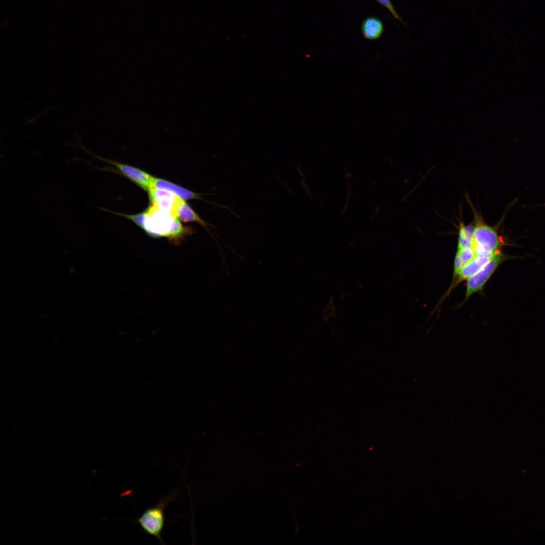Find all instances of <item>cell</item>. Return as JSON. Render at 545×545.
Returning <instances> with one entry per match:
<instances>
[{
  "label": "cell",
  "instance_id": "obj_8",
  "mask_svg": "<svg viewBox=\"0 0 545 545\" xmlns=\"http://www.w3.org/2000/svg\"><path fill=\"white\" fill-rule=\"evenodd\" d=\"M152 187L168 190L184 200L201 198V194L195 193L162 179L154 177Z\"/></svg>",
  "mask_w": 545,
  "mask_h": 545
},
{
  "label": "cell",
  "instance_id": "obj_11",
  "mask_svg": "<svg viewBox=\"0 0 545 545\" xmlns=\"http://www.w3.org/2000/svg\"><path fill=\"white\" fill-rule=\"evenodd\" d=\"M475 256L472 247H467L458 249L454 264V271L455 275Z\"/></svg>",
  "mask_w": 545,
  "mask_h": 545
},
{
  "label": "cell",
  "instance_id": "obj_13",
  "mask_svg": "<svg viewBox=\"0 0 545 545\" xmlns=\"http://www.w3.org/2000/svg\"><path fill=\"white\" fill-rule=\"evenodd\" d=\"M336 309L332 298L323 310L322 319L323 322L328 321L331 317L336 315Z\"/></svg>",
  "mask_w": 545,
  "mask_h": 545
},
{
  "label": "cell",
  "instance_id": "obj_6",
  "mask_svg": "<svg viewBox=\"0 0 545 545\" xmlns=\"http://www.w3.org/2000/svg\"><path fill=\"white\" fill-rule=\"evenodd\" d=\"M148 192L151 205L175 216L177 207L182 199L165 189L152 187Z\"/></svg>",
  "mask_w": 545,
  "mask_h": 545
},
{
  "label": "cell",
  "instance_id": "obj_10",
  "mask_svg": "<svg viewBox=\"0 0 545 545\" xmlns=\"http://www.w3.org/2000/svg\"><path fill=\"white\" fill-rule=\"evenodd\" d=\"M175 216L184 222H195L207 229L209 225L204 221L199 215L182 199L178 204L175 212Z\"/></svg>",
  "mask_w": 545,
  "mask_h": 545
},
{
  "label": "cell",
  "instance_id": "obj_14",
  "mask_svg": "<svg viewBox=\"0 0 545 545\" xmlns=\"http://www.w3.org/2000/svg\"><path fill=\"white\" fill-rule=\"evenodd\" d=\"M380 4L386 8L393 15L394 17L400 21L402 22V20L399 15L397 14V12L394 9L390 0H376Z\"/></svg>",
  "mask_w": 545,
  "mask_h": 545
},
{
  "label": "cell",
  "instance_id": "obj_9",
  "mask_svg": "<svg viewBox=\"0 0 545 545\" xmlns=\"http://www.w3.org/2000/svg\"><path fill=\"white\" fill-rule=\"evenodd\" d=\"M361 30L363 37L368 40L379 38L384 32V25L382 21L374 17L366 18L363 22Z\"/></svg>",
  "mask_w": 545,
  "mask_h": 545
},
{
  "label": "cell",
  "instance_id": "obj_5",
  "mask_svg": "<svg viewBox=\"0 0 545 545\" xmlns=\"http://www.w3.org/2000/svg\"><path fill=\"white\" fill-rule=\"evenodd\" d=\"M87 152L98 159L114 166L121 173L143 190L148 191L152 187L154 177L147 173L134 167L97 156L89 151Z\"/></svg>",
  "mask_w": 545,
  "mask_h": 545
},
{
  "label": "cell",
  "instance_id": "obj_2",
  "mask_svg": "<svg viewBox=\"0 0 545 545\" xmlns=\"http://www.w3.org/2000/svg\"><path fill=\"white\" fill-rule=\"evenodd\" d=\"M173 492L160 500L153 507L146 509L137 519V522L147 534L155 537L162 544H165L161 532L165 525L164 510L167 505L178 496Z\"/></svg>",
  "mask_w": 545,
  "mask_h": 545
},
{
  "label": "cell",
  "instance_id": "obj_3",
  "mask_svg": "<svg viewBox=\"0 0 545 545\" xmlns=\"http://www.w3.org/2000/svg\"><path fill=\"white\" fill-rule=\"evenodd\" d=\"M473 211L475 225L471 247L475 254L501 251L504 245L502 239L495 229L484 223L479 214Z\"/></svg>",
  "mask_w": 545,
  "mask_h": 545
},
{
  "label": "cell",
  "instance_id": "obj_4",
  "mask_svg": "<svg viewBox=\"0 0 545 545\" xmlns=\"http://www.w3.org/2000/svg\"><path fill=\"white\" fill-rule=\"evenodd\" d=\"M508 259L501 251L496 254L480 269L467 279L465 299L482 290L484 285L498 267Z\"/></svg>",
  "mask_w": 545,
  "mask_h": 545
},
{
  "label": "cell",
  "instance_id": "obj_1",
  "mask_svg": "<svg viewBox=\"0 0 545 545\" xmlns=\"http://www.w3.org/2000/svg\"><path fill=\"white\" fill-rule=\"evenodd\" d=\"M144 212L140 228L151 237L166 238L178 244L192 232L189 228L183 226L178 218L151 204Z\"/></svg>",
  "mask_w": 545,
  "mask_h": 545
},
{
  "label": "cell",
  "instance_id": "obj_7",
  "mask_svg": "<svg viewBox=\"0 0 545 545\" xmlns=\"http://www.w3.org/2000/svg\"><path fill=\"white\" fill-rule=\"evenodd\" d=\"M500 252V251H499ZM483 253L475 254L474 257L457 274L459 281L467 280L480 269L496 254Z\"/></svg>",
  "mask_w": 545,
  "mask_h": 545
},
{
  "label": "cell",
  "instance_id": "obj_12",
  "mask_svg": "<svg viewBox=\"0 0 545 545\" xmlns=\"http://www.w3.org/2000/svg\"><path fill=\"white\" fill-rule=\"evenodd\" d=\"M475 225H465L462 223L460 225L459 232L458 249L471 247Z\"/></svg>",
  "mask_w": 545,
  "mask_h": 545
}]
</instances>
